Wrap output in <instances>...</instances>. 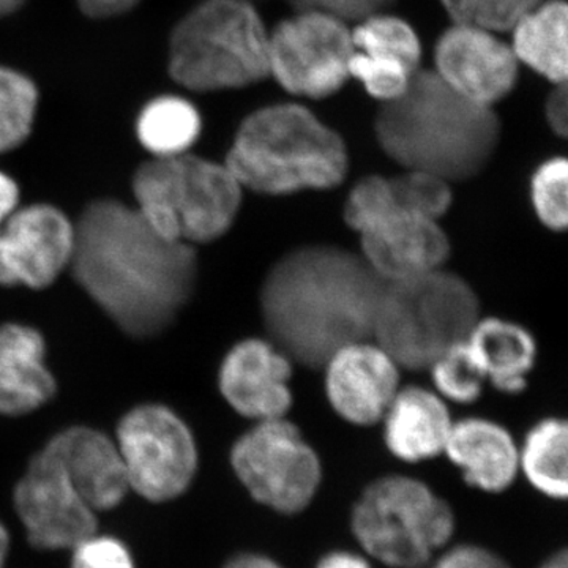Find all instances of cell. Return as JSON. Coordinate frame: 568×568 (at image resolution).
Here are the masks:
<instances>
[{"mask_svg": "<svg viewBox=\"0 0 568 568\" xmlns=\"http://www.w3.org/2000/svg\"><path fill=\"white\" fill-rule=\"evenodd\" d=\"M71 271L125 334H162L190 301L197 261L192 245L156 233L136 209L102 200L74 226Z\"/></svg>", "mask_w": 568, "mask_h": 568, "instance_id": "1", "label": "cell"}, {"mask_svg": "<svg viewBox=\"0 0 568 568\" xmlns=\"http://www.w3.org/2000/svg\"><path fill=\"white\" fill-rule=\"evenodd\" d=\"M386 283L358 253L312 244L283 254L261 287L268 339L293 362L323 366L347 343L373 339Z\"/></svg>", "mask_w": 568, "mask_h": 568, "instance_id": "2", "label": "cell"}, {"mask_svg": "<svg viewBox=\"0 0 568 568\" xmlns=\"http://www.w3.org/2000/svg\"><path fill=\"white\" fill-rule=\"evenodd\" d=\"M381 149L405 170L469 181L488 166L503 125L495 108L466 99L435 70H417L402 95L379 103Z\"/></svg>", "mask_w": 568, "mask_h": 568, "instance_id": "3", "label": "cell"}, {"mask_svg": "<svg viewBox=\"0 0 568 568\" xmlns=\"http://www.w3.org/2000/svg\"><path fill=\"white\" fill-rule=\"evenodd\" d=\"M224 164L244 190L290 196L342 185L349 152L342 134L304 104L276 103L244 119Z\"/></svg>", "mask_w": 568, "mask_h": 568, "instance_id": "4", "label": "cell"}, {"mask_svg": "<svg viewBox=\"0 0 568 568\" xmlns=\"http://www.w3.org/2000/svg\"><path fill=\"white\" fill-rule=\"evenodd\" d=\"M171 77L194 92L231 91L268 78V31L252 0H203L170 37Z\"/></svg>", "mask_w": 568, "mask_h": 568, "instance_id": "5", "label": "cell"}, {"mask_svg": "<svg viewBox=\"0 0 568 568\" xmlns=\"http://www.w3.org/2000/svg\"><path fill=\"white\" fill-rule=\"evenodd\" d=\"M136 211L156 233L185 244H209L233 226L242 189L224 163L183 155L153 159L133 179Z\"/></svg>", "mask_w": 568, "mask_h": 568, "instance_id": "6", "label": "cell"}, {"mask_svg": "<svg viewBox=\"0 0 568 568\" xmlns=\"http://www.w3.org/2000/svg\"><path fill=\"white\" fill-rule=\"evenodd\" d=\"M480 317V301L473 286L446 267L437 268L386 283L373 339L399 368L428 369L447 347L465 342Z\"/></svg>", "mask_w": 568, "mask_h": 568, "instance_id": "7", "label": "cell"}, {"mask_svg": "<svg viewBox=\"0 0 568 568\" xmlns=\"http://www.w3.org/2000/svg\"><path fill=\"white\" fill-rule=\"evenodd\" d=\"M353 534L369 556L392 568H422L454 536L450 506L418 478H377L354 504Z\"/></svg>", "mask_w": 568, "mask_h": 568, "instance_id": "8", "label": "cell"}, {"mask_svg": "<svg viewBox=\"0 0 568 568\" xmlns=\"http://www.w3.org/2000/svg\"><path fill=\"white\" fill-rule=\"evenodd\" d=\"M231 465L254 500L278 514H301L315 499L323 466L286 417L256 422L235 440Z\"/></svg>", "mask_w": 568, "mask_h": 568, "instance_id": "9", "label": "cell"}, {"mask_svg": "<svg viewBox=\"0 0 568 568\" xmlns=\"http://www.w3.org/2000/svg\"><path fill=\"white\" fill-rule=\"evenodd\" d=\"M353 54L349 24L320 11H295L268 32V77L298 99L342 91Z\"/></svg>", "mask_w": 568, "mask_h": 568, "instance_id": "10", "label": "cell"}, {"mask_svg": "<svg viewBox=\"0 0 568 568\" xmlns=\"http://www.w3.org/2000/svg\"><path fill=\"white\" fill-rule=\"evenodd\" d=\"M115 446L130 489L151 503H166L183 495L196 476V440L170 407H134L118 426Z\"/></svg>", "mask_w": 568, "mask_h": 568, "instance_id": "11", "label": "cell"}, {"mask_svg": "<svg viewBox=\"0 0 568 568\" xmlns=\"http://www.w3.org/2000/svg\"><path fill=\"white\" fill-rule=\"evenodd\" d=\"M13 504L29 541L39 549H73L99 528L97 511L47 447L29 462L14 487Z\"/></svg>", "mask_w": 568, "mask_h": 568, "instance_id": "12", "label": "cell"}, {"mask_svg": "<svg viewBox=\"0 0 568 568\" xmlns=\"http://www.w3.org/2000/svg\"><path fill=\"white\" fill-rule=\"evenodd\" d=\"M74 226L48 204L14 211L0 226V284L43 290L71 263Z\"/></svg>", "mask_w": 568, "mask_h": 568, "instance_id": "13", "label": "cell"}, {"mask_svg": "<svg viewBox=\"0 0 568 568\" xmlns=\"http://www.w3.org/2000/svg\"><path fill=\"white\" fill-rule=\"evenodd\" d=\"M435 71L466 99L495 108L514 92L519 62L499 33L452 24L437 39Z\"/></svg>", "mask_w": 568, "mask_h": 568, "instance_id": "14", "label": "cell"}, {"mask_svg": "<svg viewBox=\"0 0 568 568\" xmlns=\"http://www.w3.org/2000/svg\"><path fill=\"white\" fill-rule=\"evenodd\" d=\"M324 387L328 403L343 420L358 426L383 420L399 390V365L383 346L372 339L347 343L324 365Z\"/></svg>", "mask_w": 568, "mask_h": 568, "instance_id": "15", "label": "cell"}, {"mask_svg": "<svg viewBox=\"0 0 568 568\" xmlns=\"http://www.w3.org/2000/svg\"><path fill=\"white\" fill-rule=\"evenodd\" d=\"M293 361L268 338H246L224 355L219 387L235 413L254 422L287 416Z\"/></svg>", "mask_w": 568, "mask_h": 568, "instance_id": "16", "label": "cell"}, {"mask_svg": "<svg viewBox=\"0 0 568 568\" xmlns=\"http://www.w3.org/2000/svg\"><path fill=\"white\" fill-rule=\"evenodd\" d=\"M361 256L384 283L446 267L450 241L440 222L396 207L358 233Z\"/></svg>", "mask_w": 568, "mask_h": 568, "instance_id": "17", "label": "cell"}, {"mask_svg": "<svg viewBox=\"0 0 568 568\" xmlns=\"http://www.w3.org/2000/svg\"><path fill=\"white\" fill-rule=\"evenodd\" d=\"M58 458L71 484L88 506L99 511L121 506L130 491L118 446L102 432L73 426L44 446Z\"/></svg>", "mask_w": 568, "mask_h": 568, "instance_id": "18", "label": "cell"}, {"mask_svg": "<svg viewBox=\"0 0 568 568\" xmlns=\"http://www.w3.org/2000/svg\"><path fill=\"white\" fill-rule=\"evenodd\" d=\"M381 422L388 450L407 463L444 454L454 426L446 399L420 386L399 387Z\"/></svg>", "mask_w": 568, "mask_h": 568, "instance_id": "19", "label": "cell"}, {"mask_svg": "<svg viewBox=\"0 0 568 568\" xmlns=\"http://www.w3.org/2000/svg\"><path fill=\"white\" fill-rule=\"evenodd\" d=\"M467 484L487 493H500L514 484L519 450L506 426L481 417L454 422L444 448Z\"/></svg>", "mask_w": 568, "mask_h": 568, "instance_id": "20", "label": "cell"}, {"mask_svg": "<svg viewBox=\"0 0 568 568\" xmlns=\"http://www.w3.org/2000/svg\"><path fill=\"white\" fill-rule=\"evenodd\" d=\"M43 336L28 325H0V414L24 416L55 394L54 377L44 364Z\"/></svg>", "mask_w": 568, "mask_h": 568, "instance_id": "21", "label": "cell"}, {"mask_svg": "<svg viewBox=\"0 0 568 568\" xmlns=\"http://www.w3.org/2000/svg\"><path fill=\"white\" fill-rule=\"evenodd\" d=\"M466 342L497 390L519 394L528 387L537 358L536 338L528 328L503 317H480Z\"/></svg>", "mask_w": 568, "mask_h": 568, "instance_id": "22", "label": "cell"}, {"mask_svg": "<svg viewBox=\"0 0 568 568\" xmlns=\"http://www.w3.org/2000/svg\"><path fill=\"white\" fill-rule=\"evenodd\" d=\"M511 51L551 84L567 81L568 10L564 0H544L511 29Z\"/></svg>", "mask_w": 568, "mask_h": 568, "instance_id": "23", "label": "cell"}, {"mask_svg": "<svg viewBox=\"0 0 568 568\" xmlns=\"http://www.w3.org/2000/svg\"><path fill=\"white\" fill-rule=\"evenodd\" d=\"M568 426L564 418L548 417L529 429L519 450V469L529 484L551 499H566Z\"/></svg>", "mask_w": 568, "mask_h": 568, "instance_id": "24", "label": "cell"}, {"mask_svg": "<svg viewBox=\"0 0 568 568\" xmlns=\"http://www.w3.org/2000/svg\"><path fill=\"white\" fill-rule=\"evenodd\" d=\"M201 130L200 112L189 100L175 95L152 100L136 123L138 140L155 159L189 153Z\"/></svg>", "mask_w": 568, "mask_h": 568, "instance_id": "25", "label": "cell"}, {"mask_svg": "<svg viewBox=\"0 0 568 568\" xmlns=\"http://www.w3.org/2000/svg\"><path fill=\"white\" fill-rule=\"evenodd\" d=\"M354 50L402 62L417 71L422 62V41L409 22L394 14L379 13L355 22L351 29Z\"/></svg>", "mask_w": 568, "mask_h": 568, "instance_id": "26", "label": "cell"}, {"mask_svg": "<svg viewBox=\"0 0 568 568\" xmlns=\"http://www.w3.org/2000/svg\"><path fill=\"white\" fill-rule=\"evenodd\" d=\"M39 92L20 71L0 67V153L28 140L36 119Z\"/></svg>", "mask_w": 568, "mask_h": 568, "instance_id": "27", "label": "cell"}, {"mask_svg": "<svg viewBox=\"0 0 568 568\" xmlns=\"http://www.w3.org/2000/svg\"><path fill=\"white\" fill-rule=\"evenodd\" d=\"M428 369L436 394L446 402L470 405L484 394L487 376L466 339L437 355Z\"/></svg>", "mask_w": 568, "mask_h": 568, "instance_id": "28", "label": "cell"}, {"mask_svg": "<svg viewBox=\"0 0 568 568\" xmlns=\"http://www.w3.org/2000/svg\"><path fill=\"white\" fill-rule=\"evenodd\" d=\"M568 163L552 156L538 164L530 178V204L538 222L552 233H564L568 224Z\"/></svg>", "mask_w": 568, "mask_h": 568, "instance_id": "29", "label": "cell"}, {"mask_svg": "<svg viewBox=\"0 0 568 568\" xmlns=\"http://www.w3.org/2000/svg\"><path fill=\"white\" fill-rule=\"evenodd\" d=\"M544 0H440L454 24L485 31L510 32L526 13Z\"/></svg>", "mask_w": 568, "mask_h": 568, "instance_id": "30", "label": "cell"}, {"mask_svg": "<svg viewBox=\"0 0 568 568\" xmlns=\"http://www.w3.org/2000/svg\"><path fill=\"white\" fill-rule=\"evenodd\" d=\"M390 179L396 204L426 219L440 222L454 201L452 183L435 174L405 170Z\"/></svg>", "mask_w": 568, "mask_h": 568, "instance_id": "31", "label": "cell"}, {"mask_svg": "<svg viewBox=\"0 0 568 568\" xmlns=\"http://www.w3.org/2000/svg\"><path fill=\"white\" fill-rule=\"evenodd\" d=\"M414 73L416 71L392 59L377 58L355 50L351 55L349 78L361 82L366 93L379 100V103L390 102L402 95Z\"/></svg>", "mask_w": 568, "mask_h": 568, "instance_id": "32", "label": "cell"}, {"mask_svg": "<svg viewBox=\"0 0 568 568\" xmlns=\"http://www.w3.org/2000/svg\"><path fill=\"white\" fill-rule=\"evenodd\" d=\"M396 207L399 205L396 204L392 179L366 175L347 193L343 216L347 226L358 234Z\"/></svg>", "mask_w": 568, "mask_h": 568, "instance_id": "33", "label": "cell"}, {"mask_svg": "<svg viewBox=\"0 0 568 568\" xmlns=\"http://www.w3.org/2000/svg\"><path fill=\"white\" fill-rule=\"evenodd\" d=\"M71 551V568H134L132 555L118 538L93 534Z\"/></svg>", "mask_w": 568, "mask_h": 568, "instance_id": "34", "label": "cell"}, {"mask_svg": "<svg viewBox=\"0 0 568 568\" xmlns=\"http://www.w3.org/2000/svg\"><path fill=\"white\" fill-rule=\"evenodd\" d=\"M286 2L295 11H320L351 24L375 14L386 13L399 0H286Z\"/></svg>", "mask_w": 568, "mask_h": 568, "instance_id": "35", "label": "cell"}, {"mask_svg": "<svg viewBox=\"0 0 568 568\" xmlns=\"http://www.w3.org/2000/svg\"><path fill=\"white\" fill-rule=\"evenodd\" d=\"M429 568H511L487 548L463 545L444 552Z\"/></svg>", "mask_w": 568, "mask_h": 568, "instance_id": "36", "label": "cell"}, {"mask_svg": "<svg viewBox=\"0 0 568 568\" xmlns=\"http://www.w3.org/2000/svg\"><path fill=\"white\" fill-rule=\"evenodd\" d=\"M545 118L552 133L560 138L567 136L568 130V102L566 82L555 84V89L549 92L547 103H545Z\"/></svg>", "mask_w": 568, "mask_h": 568, "instance_id": "37", "label": "cell"}, {"mask_svg": "<svg viewBox=\"0 0 568 568\" xmlns=\"http://www.w3.org/2000/svg\"><path fill=\"white\" fill-rule=\"evenodd\" d=\"M141 0H78L82 13L95 20L114 18L134 9Z\"/></svg>", "mask_w": 568, "mask_h": 568, "instance_id": "38", "label": "cell"}, {"mask_svg": "<svg viewBox=\"0 0 568 568\" xmlns=\"http://www.w3.org/2000/svg\"><path fill=\"white\" fill-rule=\"evenodd\" d=\"M20 190L10 175L0 173V226L17 211Z\"/></svg>", "mask_w": 568, "mask_h": 568, "instance_id": "39", "label": "cell"}, {"mask_svg": "<svg viewBox=\"0 0 568 568\" xmlns=\"http://www.w3.org/2000/svg\"><path fill=\"white\" fill-rule=\"evenodd\" d=\"M316 568H372L368 560L349 551H334L325 555Z\"/></svg>", "mask_w": 568, "mask_h": 568, "instance_id": "40", "label": "cell"}, {"mask_svg": "<svg viewBox=\"0 0 568 568\" xmlns=\"http://www.w3.org/2000/svg\"><path fill=\"white\" fill-rule=\"evenodd\" d=\"M223 568H283L274 559L267 556L253 555H239L235 558L227 560Z\"/></svg>", "mask_w": 568, "mask_h": 568, "instance_id": "41", "label": "cell"}, {"mask_svg": "<svg viewBox=\"0 0 568 568\" xmlns=\"http://www.w3.org/2000/svg\"><path fill=\"white\" fill-rule=\"evenodd\" d=\"M10 536L3 523L0 521V568L6 567L7 558H9Z\"/></svg>", "mask_w": 568, "mask_h": 568, "instance_id": "42", "label": "cell"}, {"mask_svg": "<svg viewBox=\"0 0 568 568\" xmlns=\"http://www.w3.org/2000/svg\"><path fill=\"white\" fill-rule=\"evenodd\" d=\"M567 552L559 551L552 555L551 558L545 560L544 566L540 568H568Z\"/></svg>", "mask_w": 568, "mask_h": 568, "instance_id": "43", "label": "cell"}, {"mask_svg": "<svg viewBox=\"0 0 568 568\" xmlns=\"http://www.w3.org/2000/svg\"><path fill=\"white\" fill-rule=\"evenodd\" d=\"M24 2L26 0H0V18L14 13Z\"/></svg>", "mask_w": 568, "mask_h": 568, "instance_id": "44", "label": "cell"}, {"mask_svg": "<svg viewBox=\"0 0 568 568\" xmlns=\"http://www.w3.org/2000/svg\"><path fill=\"white\" fill-rule=\"evenodd\" d=\"M252 2H254V0H252Z\"/></svg>", "mask_w": 568, "mask_h": 568, "instance_id": "45", "label": "cell"}]
</instances>
